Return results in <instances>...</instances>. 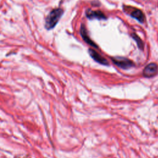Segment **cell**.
Segmentation results:
<instances>
[{"label": "cell", "instance_id": "1", "mask_svg": "<svg viewBox=\"0 0 158 158\" xmlns=\"http://www.w3.org/2000/svg\"><path fill=\"white\" fill-rule=\"evenodd\" d=\"M63 10L60 8L54 9L51 10L45 20V27L48 30L53 28L58 23L62 15L63 14Z\"/></svg>", "mask_w": 158, "mask_h": 158}, {"label": "cell", "instance_id": "2", "mask_svg": "<svg viewBox=\"0 0 158 158\" xmlns=\"http://www.w3.org/2000/svg\"><path fill=\"white\" fill-rule=\"evenodd\" d=\"M112 60L114 64L123 69H128L135 65L134 63L130 59L123 57H112Z\"/></svg>", "mask_w": 158, "mask_h": 158}, {"label": "cell", "instance_id": "3", "mask_svg": "<svg viewBox=\"0 0 158 158\" xmlns=\"http://www.w3.org/2000/svg\"><path fill=\"white\" fill-rule=\"evenodd\" d=\"M158 70V66L155 63H150L147 65L143 70V75L145 77L150 78L154 76Z\"/></svg>", "mask_w": 158, "mask_h": 158}, {"label": "cell", "instance_id": "4", "mask_svg": "<svg viewBox=\"0 0 158 158\" xmlns=\"http://www.w3.org/2000/svg\"><path fill=\"white\" fill-rule=\"evenodd\" d=\"M86 16L89 19L93 20L94 19L98 20H106V17L104 13L100 10H93L91 9H88L86 11Z\"/></svg>", "mask_w": 158, "mask_h": 158}, {"label": "cell", "instance_id": "5", "mask_svg": "<svg viewBox=\"0 0 158 158\" xmlns=\"http://www.w3.org/2000/svg\"><path fill=\"white\" fill-rule=\"evenodd\" d=\"M88 52H89L90 56L97 62H98L102 65H109L108 61L104 57H103L102 56H101L99 53H98L96 51H95L94 50L89 49L88 50Z\"/></svg>", "mask_w": 158, "mask_h": 158}, {"label": "cell", "instance_id": "6", "mask_svg": "<svg viewBox=\"0 0 158 158\" xmlns=\"http://www.w3.org/2000/svg\"><path fill=\"white\" fill-rule=\"evenodd\" d=\"M80 34H81V36L82 37V38L83 39V40L88 44L91 45V46L94 47V48H98V46L90 39V38L89 37L88 33H87V31H86V30L83 24H82L81 25V27H80Z\"/></svg>", "mask_w": 158, "mask_h": 158}, {"label": "cell", "instance_id": "7", "mask_svg": "<svg viewBox=\"0 0 158 158\" xmlns=\"http://www.w3.org/2000/svg\"><path fill=\"white\" fill-rule=\"evenodd\" d=\"M130 15L133 18L136 19L140 23H143L144 22V15L143 12L138 9H134L133 10H131V12H130Z\"/></svg>", "mask_w": 158, "mask_h": 158}, {"label": "cell", "instance_id": "8", "mask_svg": "<svg viewBox=\"0 0 158 158\" xmlns=\"http://www.w3.org/2000/svg\"><path fill=\"white\" fill-rule=\"evenodd\" d=\"M131 37H132V38L135 40V41H136L138 47L140 49L143 50V48H144V43H143V41L141 40V39L136 34H135V33H133V34L131 35Z\"/></svg>", "mask_w": 158, "mask_h": 158}]
</instances>
